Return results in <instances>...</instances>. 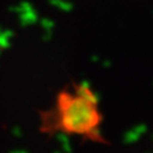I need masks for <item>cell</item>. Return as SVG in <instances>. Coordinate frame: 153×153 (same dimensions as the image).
I'll list each match as a JSON object with an SVG mask.
<instances>
[{"instance_id": "cell-1", "label": "cell", "mask_w": 153, "mask_h": 153, "mask_svg": "<svg viewBox=\"0 0 153 153\" xmlns=\"http://www.w3.org/2000/svg\"><path fill=\"white\" fill-rule=\"evenodd\" d=\"M61 125L66 131L85 134L97 126L98 114L93 105L80 97H69L68 94L60 96Z\"/></svg>"}, {"instance_id": "cell-2", "label": "cell", "mask_w": 153, "mask_h": 153, "mask_svg": "<svg viewBox=\"0 0 153 153\" xmlns=\"http://www.w3.org/2000/svg\"><path fill=\"white\" fill-rule=\"evenodd\" d=\"M76 94H78V97L85 100V101L89 102L91 105H93V106H96L98 102V96L94 94L93 92H91V88H84L79 85L76 88Z\"/></svg>"}, {"instance_id": "cell-3", "label": "cell", "mask_w": 153, "mask_h": 153, "mask_svg": "<svg viewBox=\"0 0 153 153\" xmlns=\"http://www.w3.org/2000/svg\"><path fill=\"white\" fill-rule=\"evenodd\" d=\"M147 130V126L146 125H138L133 129V130L128 131L125 134V137H124V140H125V143H134L137 142L138 139H139V137L142 135V134H144V131Z\"/></svg>"}, {"instance_id": "cell-4", "label": "cell", "mask_w": 153, "mask_h": 153, "mask_svg": "<svg viewBox=\"0 0 153 153\" xmlns=\"http://www.w3.org/2000/svg\"><path fill=\"white\" fill-rule=\"evenodd\" d=\"M57 139L60 140V144H61V148H63V152L64 153H70L71 152V146H70V142H69V138L66 134L61 133L57 135Z\"/></svg>"}, {"instance_id": "cell-5", "label": "cell", "mask_w": 153, "mask_h": 153, "mask_svg": "<svg viewBox=\"0 0 153 153\" xmlns=\"http://www.w3.org/2000/svg\"><path fill=\"white\" fill-rule=\"evenodd\" d=\"M13 134H14L16 137H21V135H22V129L14 128V129H13Z\"/></svg>"}, {"instance_id": "cell-6", "label": "cell", "mask_w": 153, "mask_h": 153, "mask_svg": "<svg viewBox=\"0 0 153 153\" xmlns=\"http://www.w3.org/2000/svg\"><path fill=\"white\" fill-rule=\"evenodd\" d=\"M12 153H27V152H25V151H18V152H12Z\"/></svg>"}, {"instance_id": "cell-7", "label": "cell", "mask_w": 153, "mask_h": 153, "mask_svg": "<svg viewBox=\"0 0 153 153\" xmlns=\"http://www.w3.org/2000/svg\"><path fill=\"white\" fill-rule=\"evenodd\" d=\"M55 153H64V152H55Z\"/></svg>"}]
</instances>
